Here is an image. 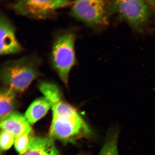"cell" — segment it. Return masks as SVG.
<instances>
[{
  "label": "cell",
  "instance_id": "obj_14",
  "mask_svg": "<svg viewBox=\"0 0 155 155\" xmlns=\"http://www.w3.org/2000/svg\"><path fill=\"white\" fill-rule=\"evenodd\" d=\"M15 137L11 134L1 130L0 137L1 150L5 151L9 150L15 143Z\"/></svg>",
  "mask_w": 155,
  "mask_h": 155
},
{
  "label": "cell",
  "instance_id": "obj_4",
  "mask_svg": "<svg viewBox=\"0 0 155 155\" xmlns=\"http://www.w3.org/2000/svg\"><path fill=\"white\" fill-rule=\"evenodd\" d=\"M71 15L87 26L94 28H103L108 24L110 2L101 0L74 1Z\"/></svg>",
  "mask_w": 155,
  "mask_h": 155
},
{
  "label": "cell",
  "instance_id": "obj_7",
  "mask_svg": "<svg viewBox=\"0 0 155 155\" xmlns=\"http://www.w3.org/2000/svg\"><path fill=\"white\" fill-rule=\"evenodd\" d=\"M0 38L1 55L18 53L22 51V48L15 36L14 26L8 18L2 14L0 17Z\"/></svg>",
  "mask_w": 155,
  "mask_h": 155
},
{
  "label": "cell",
  "instance_id": "obj_16",
  "mask_svg": "<svg viewBox=\"0 0 155 155\" xmlns=\"http://www.w3.org/2000/svg\"><path fill=\"white\" fill-rule=\"evenodd\" d=\"M153 30L154 32H155V28L153 29Z\"/></svg>",
  "mask_w": 155,
  "mask_h": 155
},
{
  "label": "cell",
  "instance_id": "obj_11",
  "mask_svg": "<svg viewBox=\"0 0 155 155\" xmlns=\"http://www.w3.org/2000/svg\"><path fill=\"white\" fill-rule=\"evenodd\" d=\"M15 92L9 88L1 91L0 94L1 120L13 112L15 103Z\"/></svg>",
  "mask_w": 155,
  "mask_h": 155
},
{
  "label": "cell",
  "instance_id": "obj_2",
  "mask_svg": "<svg viewBox=\"0 0 155 155\" xmlns=\"http://www.w3.org/2000/svg\"><path fill=\"white\" fill-rule=\"evenodd\" d=\"M90 133L89 126L75 108L67 114L53 116L49 131L51 139L73 142Z\"/></svg>",
  "mask_w": 155,
  "mask_h": 155
},
{
  "label": "cell",
  "instance_id": "obj_3",
  "mask_svg": "<svg viewBox=\"0 0 155 155\" xmlns=\"http://www.w3.org/2000/svg\"><path fill=\"white\" fill-rule=\"evenodd\" d=\"M76 36L71 31L64 32L55 39L52 47V65L62 81L67 84L69 73L75 62L74 43Z\"/></svg>",
  "mask_w": 155,
  "mask_h": 155
},
{
  "label": "cell",
  "instance_id": "obj_1",
  "mask_svg": "<svg viewBox=\"0 0 155 155\" xmlns=\"http://www.w3.org/2000/svg\"><path fill=\"white\" fill-rule=\"evenodd\" d=\"M39 59L35 56H28L8 61L1 70L2 82L8 88L23 91L39 74Z\"/></svg>",
  "mask_w": 155,
  "mask_h": 155
},
{
  "label": "cell",
  "instance_id": "obj_13",
  "mask_svg": "<svg viewBox=\"0 0 155 155\" xmlns=\"http://www.w3.org/2000/svg\"><path fill=\"white\" fill-rule=\"evenodd\" d=\"M31 136V132L15 138L14 143L15 148L19 155L24 154L28 151Z\"/></svg>",
  "mask_w": 155,
  "mask_h": 155
},
{
  "label": "cell",
  "instance_id": "obj_12",
  "mask_svg": "<svg viewBox=\"0 0 155 155\" xmlns=\"http://www.w3.org/2000/svg\"><path fill=\"white\" fill-rule=\"evenodd\" d=\"M117 130L108 133L103 146L98 155H119L118 150V134Z\"/></svg>",
  "mask_w": 155,
  "mask_h": 155
},
{
  "label": "cell",
  "instance_id": "obj_5",
  "mask_svg": "<svg viewBox=\"0 0 155 155\" xmlns=\"http://www.w3.org/2000/svg\"><path fill=\"white\" fill-rule=\"evenodd\" d=\"M111 14L117 13L132 28L141 30L150 20L153 11L147 1L123 0L110 3Z\"/></svg>",
  "mask_w": 155,
  "mask_h": 155
},
{
  "label": "cell",
  "instance_id": "obj_15",
  "mask_svg": "<svg viewBox=\"0 0 155 155\" xmlns=\"http://www.w3.org/2000/svg\"><path fill=\"white\" fill-rule=\"evenodd\" d=\"M147 2L150 5L153 11L155 12V1H147Z\"/></svg>",
  "mask_w": 155,
  "mask_h": 155
},
{
  "label": "cell",
  "instance_id": "obj_8",
  "mask_svg": "<svg viewBox=\"0 0 155 155\" xmlns=\"http://www.w3.org/2000/svg\"><path fill=\"white\" fill-rule=\"evenodd\" d=\"M2 130L8 132L15 138L31 132L32 127L25 116L13 112L1 120Z\"/></svg>",
  "mask_w": 155,
  "mask_h": 155
},
{
  "label": "cell",
  "instance_id": "obj_10",
  "mask_svg": "<svg viewBox=\"0 0 155 155\" xmlns=\"http://www.w3.org/2000/svg\"><path fill=\"white\" fill-rule=\"evenodd\" d=\"M51 107L50 102L44 97L33 102L25 116L31 124H34L44 117Z\"/></svg>",
  "mask_w": 155,
  "mask_h": 155
},
{
  "label": "cell",
  "instance_id": "obj_9",
  "mask_svg": "<svg viewBox=\"0 0 155 155\" xmlns=\"http://www.w3.org/2000/svg\"><path fill=\"white\" fill-rule=\"evenodd\" d=\"M21 155H61L52 139L32 135L28 151Z\"/></svg>",
  "mask_w": 155,
  "mask_h": 155
},
{
  "label": "cell",
  "instance_id": "obj_17",
  "mask_svg": "<svg viewBox=\"0 0 155 155\" xmlns=\"http://www.w3.org/2000/svg\"><path fill=\"white\" fill-rule=\"evenodd\" d=\"M84 155V154H80V155Z\"/></svg>",
  "mask_w": 155,
  "mask_h": 155
},
{
  "label": "cell",
  "instance_id": "obj_6",
  "mask_svg": "<svg viewBox=\"0 0 155 155\" xmlns=\"http://www.w3.org/2000/svg\"><path fill=\"white\" fill-rule=\"evenodd\" d=\"M74 1L61 0H24L12 5L18 14L37 19H44L57 9L72 5Z\"/></svg>",
  "mask_w": 155,
  "mask_h": 155
}]
</instances>
